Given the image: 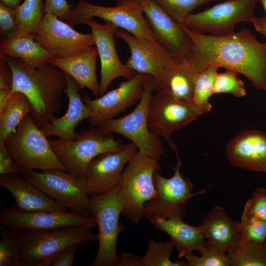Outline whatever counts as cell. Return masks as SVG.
<instances>
[{"label": "cell", "instance_id": "obj_25", "mask_svg": "<svg viewBox=\"0 0 266 266\" xmlns=\"http://www.w3.org/2000/svg\"><path fill=\"white\" fill-rule=\"evenodd\" d=\"M99 54L96 47L86 52L65 58H52L48 62L69 75L81 89L87 88L97 97L100 85L96 75V61Z\"/></svg>", "mask_w": 266, "mask_h": 266}, {"label": "cell", "instance_id": "obj_34", "mask_svg": "<svg viewBox=\"0 0 266 266\" xmlns=\"http://www.w3.org/2000/svg\"><path fill=\"white\" fill-rule=\"evenodd\" d=\"M174 247L171 241L158 242L149 239L146 253L143 257L144 266H188L187 262L181 260L170 261Z\"/></svg>", "mask_w": 266, "mask_h": 266}, {"label": "cell", "instance_id": "obj_15", "mask_svg": "<svg viewBox=\"0 0 266 266\" xmlns=\"http://www.w3.org/2000/svg\"><path fill=\"white\" fill-rule=\"evenodd\" d=\"M144 17L156 41L178 62H187L193 55L191 38L154 0H139Z\"/></svg>", "mask_w": 266, "mask_h": 266}, {"label": "cell", "instance_id": "obj_16", "mask_svg": "<svg viewBox=\"0 0 266 266\" xmlns=\"http://www.w3.org/2000/svg\"><path fill=\"white\" fill-rule=\"evenodd\" d=\"M148 75L136 73L131 79L119 83L117 88L92 100L85 96L83 100L90 109L87 119L91 127L114 118L140 100Z\"/></svg>", "mask_w": 266, "mask_h": 266}, {"label": "cell", "instance_id": "obj_28", "mask_svg": "<svg viewBox=\"0 0 266 266\" xmlns=\"http://www.w3.org/2000/svg\"><path fill=\"white\" fill-rule=\"evenodd\" d=\"M0 55L19 59L33 68L42 66L54 57L34 37L17 34L1 40Z\"/></svg>", "mask_w": 266, "mask_h": 266}, {"label": "cell", "instance_id": "obj_19", "mask_svg": "<svg viewBox=\"0 0 266 266\" xmlns=\"http://www.w3.org/2000/svg\"><path fill=\"white\" fill-rule=\"evenodd\" d=\"M137 150L134 143H129L121 150L107 152L93 160L85 176L89 196L105 194L118 185L125 165Z\"/></svg>", "mask_w": 266, "mask_h": 266}, {"label": "cell", "instance_id": "obj_36", "mask_svg": "<svg viewBox=\"0 0 266 266\" xmlns=\"http://www.w3.org/2000/svg\"><path fill=\"white\" fill-rule=\"evenodd\" d=\"M175 21L183 24L197 7L218 0H154Z\"/></svg>", "mask_w": 266, "mask_h": 266}, {"label": "cell", "instance_id": "obj_47", "mask_svg": "<svg viewBox=\"0 0 266 266\" xmlns=\"http://www.w3.org/2000/svg\"><path fill=\"white\" fill-rule=\"evenodd\" d=\"M22 1L23 0H0V1L6 6L13 8H16Z\"/></svg>", "mask_w": 266, "mask_h": 266}, {"label": "cell", "instance_id": "obj_9", "mask_svg": "<svg viewBox=\"0 0 266 266\" xmlns=\"http://www.w3.org/2000/svg\"><path fill=\"white\" fill-rule=\"evenodd\" d=\"M88 211L99 229L98 250L90 266H116L117 239L123 229L119 223L122 211L119 184L105 194L90 196Z\"/></svg>", "mask_w": 266, "mask_h": 266}, {"label": "cell", "instance_id": "obj_12", "mask_svg": "<svg viewBox=\"0 0 266 266\" xmlns=\"http://www.w3.org/2000/svg\"><path fill=\"white\" fill-rule=\"evenodd\" d=\"M257 0H227L202 12L190 14L184 24L189 29L202 33L220 36L234 32L242 22L251 23L256 17Z\"/></svg>", "mask_w": 266, "mask_h": 266}, {"label": "cell", "instance_id": "obj_40", "mask_svg": "<svg viewBox=\"0 0 266 266\" xmlns=\"http://www.w3.org/2000/svg\"><path fill=\"white\" fill-rule=\"evenodd\" d=\"M18 29L15 8L0 2V33L5 38L16 34Z\"/></svg>", "mask_w": 266, "mask_h": 266}, {"label": "cell", "instance_id": "obj_20", "mask_svg": "<svg viewBox=\"0 0 266 266\" xmlns=\"http://www.w3.org/2000/svg\"><path fill=\"white\" fill-rule=\"evenodd\" d=\"M93 34L95 45L100 61V81L99 96L105 94L111 82L115 78L127 80L136 73L127 67L119 58L115 45V33L119 29L111 23H98L93 19L86 22Z\"/></svg>", "mask_w": 266, "mask_h": 266}, {"label": "cell", "instance_id": "obj_37", "mask_svg": "<svg viewBox=\"0 0 266 266\" xmlns=\"http://www.w3.org/2000/svg\"><path fill=\"white\" fill-rule=\"evenodd\" d=\"M238 73L226 69L216 74L214 86V94L227 93L240 98L246 95L245 83L238 77Z\"/></svg>", "mask_w": 266, "mask_h": 266}, {"label": "cell", "instance_id": "obj_24", "mask_svg": "<svg viewBox=\"0 0 266 266\" xmlns=\"http://www.w3.org/2000/svg\"><path fill=\"white\" fill-rule=\"evenodd\" d=\"M197 227L208 242L225 253H232L238 245L240 222L231 219L221 206L214 207Z\"/></svg>", "mask_w": 266, "mask_h": 266}, {"label": "cell", "instance_id": "obj_31", "mask_svg": "<svg viewBox=\"0 0 266 266\" xmlns=\"http://www.w3.org/2000/svg\"><path fill=\"white\" fill-rule=\"evenodd\" d=\"M43 0H25L15 8L18 25L17 34L35 38L36 30L44 15Z\"/></svg>", "mask_w": 266, "mask_h": 266}, {"label": "cell", "instance_id": "obj_32", "mask_svg": "<svg viewBox=\"0 0 266 266\" xmlns=\"http://www.w3.org/2000/svg\"><path fill=\"white\" fill-rule=\"evenodd\" d=\"M219 68L210 66L197 75L192 102L200 115L208 113L212 108L209 99L214 95V82Z\"/></svg>", "mask_w": 266, "mask_h": 266}, {"label": "cell", "instance_id": "obj_4", "mask_svg": "<svg viewBox=\"0 0 266 266\" xmlns=\"http://www.w3.org/2000/svg\"><path fill=\"white\" fill-rule=\"evenodd\" d=\"M3 142L18 165L22 176L36 169H60L67 172L52 150L47 137L34 123L30 113Z\"/></svg>", "mask_w": 266, "mask_h": 266}, {"label": "cell", "instance_id": "obj_23", "mask_svg": "<svg viewBox=\"0 0 266 266\" xmlns=\"http://www.w3.org/2000/svg\"><path fill=\"white\" fill-rule=\"evenodd\" d=\"M0 185L14 199V209L23 211H66L68 209L22 176L13 174L0 175Z\"/></svg>", "mask_w": 266, "mask_h": 266}, {"label": "cell", "instance_id": "obj_2", "mask_svg": "<svg viewBox=\"0 0 266 266\" xmlns=\"http://www.w3.org/2000/svg\"><path fill=\"white\" fill-rule=\"evenodd\" d=\"M3 57L12 71V92L27 97L32 106L31 116L41 129L61 107V100L67 87L64 72L48 62L33 68L19 59Z\"/></svg>", "mask_w": 266, "mask_h": 266}, {"label": "cell", "instance_id": "obj_7", "mask_svg": "<svg viewBox=\"0 0 266 266\" xmlns=\"http://www.w3.org/2000/svg\"><path fill=\"white\" fill-rule=\"evenodd\" d=\"M155 91L154 78L148 75L142 96L133 110L124 117L108 120L97 128L105 132L124 135L137 146L139 152L160 160L165 154L164 146L161 137L150 130L148 122L150 103Z\"/></svg>", "mask_w": 266, "mask_h": 266}, {"label": "cell", "instance_id": "obj_1", "mask_svg": "<svg viewBox=\"0 0 266 266\" xmlns=\"http://www.w3.org/2000/svg\"><path fill=\"white\" fill-rule=\"evenodd\" d=\"M181 26L192 42L188 62L198 73L210 66L224 67L244 75L256 89L266 92V42H259L249 29L214 36Z\"/></svg>", "mask_w": 266, "mask_h": 266}, {"label": "cell", "instance_id": "obj_3", "mask_svg": "<svg viewBox=\"0 0 266 266\" xmlns=\"http://www.w3.org/2000/svg\"><path fill=\"white\" fill-rule=\"evenodd\" d=\"M91 226L63 227L50 230L19 231L22 266H51L53 259L73 244L82 246L98 241Z\"/></svg>", "mask_w": 266, "mask_h": 266}, {"label": "cell", "instance_id": "obj_8", "mask_svg": "<svg viewBox=\"0 0 266 266\" xmlns=\"http://www.w3.org/2000/svg\"><path fill=\"white\" fill-rule=\"evenodd\" d=\"M143 13L139 0H117L114 7L100 6L78 0L64 21L73 27L85 24L96 17L140 38L155 40Z\"/></svg>", "mask_w": 266, "mask_h": 266}, {"label": "cell", "instance_id": "obj_44", "mask_svg": "<svg viewBox=\"0 0 266 266\" xmlns=\"http://www.w3.org/2000/svg\"><path fill=\"white\" fill-rule=\"evenodd\" d=\"M12 71L4 58L0 55V89L11 90Z\"/></svg>", "mask_w": 266, "mask_h": 266}, {"label": "cell", "instance_id": "obj_43", "mask_svg": "<svg viewBox=\"0 0 266 266\" xmlns=\"http://www.w3.org/2000/svg\"><path fill=\"white\" fill-rule=\"evenodd\" d=\"M78 244H73L66 248L53 260L51 266H72L78 248Z\"/></svg>", "mask_w": 266, "mask_h": 266}, {"label": "cell", "instance_id": "obj_45", "mask_svg": "<svg viewBox=\"0 0 266 266\" xmlns=\"http://www.w3.org/2000/svg\"><path fill=\"white\" fill-rule=\"evenodd\" d=\"M116 266H144L143 257L132 253H124L118 255Z\"/></svg>", "mask_w": 266, "mask_h": 266}, {"label": "cell", "instance_id": "obj_41", "mask_svg": "<svg viewBox=\"0 0 266 266\" xmlns=\"http://www.w3.org/2000/svg\"><path fill=\"white\" fill-rule=\"evenodd\" d=\"M20 174L17 163L6 149L3 141H0V174Z\"/></svg>", "mask_w": 266, "mask_h": 266}, {"label": "cell", "instance_id": "obj_5", "mask_svg": "<svg viewBox=\"0 0 266 266\" xmlns=\"http://www.w3.org/2000/svg\"><path fill=\"white\" fill-rule=\"evenodd\" d=\"M159 160L136 151L124 168L119 183L122 214L134 224L144 217V204L156 195L154 172Z\"/></svg>", "mask_w": 266, "mask_h": 266}, {"label": "cell", "instance_id": "obj_21", "mask_svg": "<svg viewBox=\"0 0 266 266\" xmlns=\"http://www.w3.org/2000/svg\"><path fill=\"white\" fill-rule=\"evenodd\" d=\"M226 155L234 166L266 173V133L245 130L227 144Z\"/></svg>", "mask_w": 266, "mask_h": 266}, {"label": "cell", "instance_id": "obj_17", "mask_svg": "<svg viewBox=\"0 0 266 266\" xmlns=\"http://www.w3.org/2000/svg\"><path fill=\"white\" fill-rule=\"evenodd\" d=\"M0 223L12 229L44 230L63 227L96 226L94 216L66 211H23L3 207Z\"/></svg>", "mask_w": 266, "mask_h": 266}, {"label": "cell", "instance_id": "obj_35", "mask_svg": "<svg viewBox=\"0 0 266 266\" xmlns=\"http://www.w3.org/2000/svg\"><path fill=\"white\" fill-rule=\"evenodd\" d=\"M200 256L193 253L186 255L188 266H229V255L213 244L207 242L199 250Z\"/></svg>", "mask_w": 266, "mask_h": 266}, {"label": "cell", "instance_id": "obj_26", "mask_svg": "<svg viewBox=\"0 0 266 266\" xmlns=\"http://www.w3.org/2000/svg\"><path fill=\"white\" fill-rule=\"evenodd\" d=\"M198 74L188 61L177 62L154 79L155 92L175 99L192 101Z\"/></svg>", "mask_w": 266, "mask_h": 266}, {"label": "cell", "instance_id": "obj_14", "mask_svg": "<svg viewBox=\"0 0 266 266\" xmlns=\"http://www.w3.org/2000/svg\"><path fill=\"white\" fill-rule=\"evenodd\" d=\"M155 92L149 106V128L157 135L165 138L177 155V148L170 139V135L197 119L200 115L192 101L175 99Z\"/></svg>", "mask_w": 266, "mask_h": 266}, {"label": "cell", "instance_id": "obj_39", "mask_svg": "<svg viewBox=\"0 0 266 266\" xmlns=\"http://www.w3.org/2000/svg\"><path fill=\"white\" fill-rule=\"evenodd\" d=\"M243 214L253 216L266 221V189L257 188L246 201Z\"/></svg>", "mask_w": 266, "mask_h": 266}, {"label": "cell", "instance_id": "obj_30", "mask_svg": "<svg viewBox=\"0 0 266 266\" xmlns=\"http://www.w3.org/2000/svg\"><path fill=\"white\" fill-rule=\"evenodd\" d=\"M228 255L232 266H266V241H255L240 236L237 248Z\"/></svg>", "mask_w": 266, "mask_h": 266}, {"label": "cell", "instance_id": "obj_38", "mask_svg": "<svg viewBox=\"0 0 266 266\" xmlns=\"http://www.w3.org/2000/svg\"><path fill=\"white\" fill-rule=\"evenodd\" d=\"M240 229L241 236L255 241H266V221L265 220L242 214Z\"/></svg>", "mask_w": 266, "mask_h": 266}, {"label": "cell", "instance_id": "obj_33", "mask_svg": "<svg viewBox=\"0 0 266 266\" xmlns=\"http://www.w3.org/2000/svg\"><path fill=\"white\" fill-rule=\"evenodd\" d=\"M0 234V266H22L19 231L1 224Z\"/></svg>", "mask_w": 266, "mask_h": 266}, {"label": "cell", "instance_id": "obj_27", "mask_svg": "<svg viewBox=\"0 0 266 266\" xmlns=\"http://www.w3.org/2000/svg\"><path fill=\"white\" fill-rule=\"evenodd\" d=\"M150 221L156 228L169 235L177 250L178 258L198 251L207 242L197 227L185 223L180 218H158Z\"/></svg>", "mask_w": 266, "mask_h": 266}, {"label": "cell", "instance_id": "obj_18", "mask_svg": "<svg viewBox=\"0 0 266 266\" xmlns=\"http://www.w3.org/2000/svg\"><path fill=\"white\" fill-rule=\"evenodd\" d=\"M115 37L122 39L129 47L131 56L125 65L136 73L152 76L156 80L178 62L156 40L140 38L120 29Z\"/></svg>", "mask_w": 266, "mask_h": 266}, {"label": "cell", "instance_id": "obj_29", "mask_svg": "<svg viewBox=\"0 0 266 266\" xmlns=\"http://www.w3.org/2000/svg\"><path fill=\"white\" fill-rule=\"evenodd\" d=\"M31 111V104L27 97L21 92H12L6 106L0 112V141H4L15 132Z\"/></svg>", "mask_w": 266, "mask_h": 266}, {"label": "cell", "instance_id": "obj_13", "mask_svg": "<svg viewBox=\"0 0 266 266\" xmlns=\"http://www.w3.org/2000/svg\"><path fill=\"white\" fill-rule=\"evenodd\" d=\"M35 40L54 57L65 58L83 53L95 45L93 34L76 31L49 11L44 15Z\"/></svg>", "mask_w": 266, "mask_h": 266}, {"label": "cell", "instance_id": "obj_48", "mask_svg": "<svg viewBox=\"0 0 266 266\" xmlns=\"http://www.w3.org/2000/svg\"><path fill=\"white\" fill-rule=\"evenodd\" d=\"M257 2H259L261 3L266 12V0H257Z\"/></svg>", "mask_w": 266, "mask_h": 266}, {"label": "cell", "instance_id": "obj_11", "mask_svg": "<svg viewBox=\"0 0 266 266\" xmlns=\"http://www.w3.org/2000/svg\"><path fill=\"white\" fill-rule=\"evenodd\" d=\"M22 176L46 195L72 212L89 216L88 194L85 178L60 169L30 171Z\"/></svg>", "mask_w": 266, "mask_h": 266}, {"label": "cell", "instance_id": "obj_6", "mask_svg": "<svg viewBox=\"0 0 266 266\" xmlns=\"http://www.w3.org/2000/svg\"><path fill=\"white\" fill-rule=\"evenodd\" d=\"M48 140L67 172L80 178H85L88 165L97 157L107 152L121 150L125 145L121 140L115 139L112 133L97 127L77 133L72 140L59 138Z\"/></svg>", "mask_w": 266, "mask_h": 266}, {"label": "cell", "instance_id": "obj_22", "mask_svg": "<svg viewBox=\"0 0 266 266\" xmlns=\"http://www.w3.org/2000/svg\"><path fill=\"white\" fill-rule=\"evenodd\" d=\"M67 79L65 91L68 99L66 112L60 117H53L41 130L47 137L56 136L66 140H74L77 135L75 130L78 124L90 115V109L85 104L79 91L81 89L75 80L64 72Z\"/></svg>", "mask_w": 266, "mask_h": 266}, {"label": "cell", "instance_id": "obj_46", "mask_svg": "<svg viewBox=\"0 0 266 266\" xmlns=\"http://www.w3.org/2000/svg\"><path fill=\"white\" fill-rule=\"evenodd\" d=\"M251 23L257 31L266 37V16L262 18L255 17Z\"/></svg>", "mask_w": 266, "mask_h": 266}, {"label": "cell", "instance_id": "obj_42", "mask_svg": "<svg viewBox=\"0 0 266 266\" xmlns=\"http://www.w3.org/2000/svg\"><path fill=\"white\" fill-rule=\"evenodd\" d=\"M73 5L66 0H45L44 12L51 11L64 21Z\"/></svg>", "mask_w": 266, "mask_h": 266}, {"label": "cell", "instance_id": "obj_10", "mask_svg": "<svg viewBox=\"0 0 266 266\" xmlns=\"http://www.w3.org/2000/svg\"><path fill=\"white\" fill-rule=\"evenodd\" d=\"M173 176L169 178L162 176L157 170L153 178L156 195L144 204V217L149 221L158 218H180L183 219L188 200L194 196L204 194L206 189L193 193V185L180 172L182 162L176 156Z\"/></svg>", "mask_w": 266, "mask_h": 266}]
</instances>
